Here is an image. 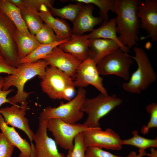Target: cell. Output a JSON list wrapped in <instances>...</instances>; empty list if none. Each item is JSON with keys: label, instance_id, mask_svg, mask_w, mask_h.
<instances>
[{"label": "cell", "instance_id": "20", "mask_svg": "<svg viewBox=\"0 0 157 157\" xmlns=\"http://www.w3.org/2000/svg\"><path fill=\"white\" fill-rule=\"evenodd\" d=\"M117 33L116 17H113L104 21L99 27L94 29L88 35L89 39L102 38L113 40L119 45L124 53H128L129 49L123 44Z\"/></svg>", "mask_w": 157, "mask_h": 157}, {"label": "cell", "instance_id": "9", "mask_svg": "<svg viewBox=\"0 0 157 157\" xmlns=\"http://www.w3.org/2000/svg\"><path fill=\"white\" fill-rule=\"evenodd\" d=\"M133 63L130 55L119 48L104 57L97 65L100 75H114L128 81L129 68Z\"/></svg>", "mask_w": 157, "mask_h": 157}, {"label": "cell", "instance_id": "31", "mask_svg": "<svg viewBox=\"0 0 157 157\" xmlns=\"http://www.w3.org/2000/svg\"><path fill=\"white\" fill-rule=\"evenodd\" d=\"M146 111L150 115L149 122L146 125H144L141 129V133L146 134L150 129L157 127V104L154 102L148 105L146 108Z\"/></svg>", "mask_w": 157, "mask_h": 157}, {"label": "cell", "instance_id": "27", "mask_svg": "<svg viewBox=\"0 0 157 157\" xmlns=\"http://www.w3.org/2000/svg\"><path fill=\"white\" fill-rule=\"evenodd\" d=\"M133 136L131 138L122 140L123 145H130L136 147L139 150L143 151L149 147H157V139H150L139 135L137 130H133L132 132Z\"/></svg>", "mask_w": 157, "mask_h": 157}, {"label": "cell", "instance_id": "16", "mask_svg": "<svg viewBox=\"0 0 157 157\" xmlns=\"http://www.w3.org/2000/svg\"><path fill=\"white\" fill-rule=\"evenodd\" d=\"M90 40L88 34H72L69 41L58 46L64 52L69 53L82 62L89 57Z\"/></svg>", "mask_w": 157, "mask_h": 157}, {"label": "cell", "instance_id": "10", "mask_svg": "<svg viewBox=\"0 0 157 157\" xmlns=\"http://www.w3.org/2000/svg\"><path fill=\"white\" fill-rule=\"evenodd\" d=\"M85 147H91L113 150H120L122 148V140L113 129L92 128L82 132Z\"/></svg>", "mask_w": 157, "mask_h": 157}, {"label": "cell", "instance_id": "1", "mask_svg": "<svg viewBox=\"0 0 157 157\" xmlns=\"http://www.w3.org/2000/svg\"><path fill=\"white\" fill-rule=\"evenodd\" d=\"M48 66L43 59L35 62L20 64L12 74L3 78L2 90H8L12 86L15 87L17 90L15 95L8 98L10 104L16 105L19 103L21 108L28 110L29 108L27 99L31 93L24 90L25 85L28 81L36 76L41 79Z\"/></svg>", "mask_w": 157, "mask_h": 157}, {"label": "cell", "instance_id": "34", "mask_svg": "<svg viewBox=\"0 0 157 157\" xmlns=\"http://www.w3.org/2000/svg\"><path fill=\"white\" fill-rule=\"evenodd\" d=\"M54 1L50 0H23V6L35 8L38 12L42 5L47 8L52 6Z\"/></svg>", "mask_w": 157, "mask_h": 157}, {"label": "cell", "instance_id": "12", "mask_svg": "<svg viewBox=\"0 0 157 157\" xmlns=\"http://www.w3.org/2000/svg\"><path fill=\"white\" fill-rule=\"evenodd\" d=\"M48 119L39 116L38 128L33 136L35 157H66L59 152L55 140L47 134Z\"/></svg>", "mask_w": 157, "mask_h": 157}, {"label": "cell", "instance_id": "19", "mask_svg": "<svg viewBox=\"0 0 157 157\" xmlns=\"http://www.w3.org/2000/svg\"><path fill=\"white\" fill-rule=\"evenodd\" d=\"M38 14L44 23L55 32L58 41L71 38L72 28L63 19L54 17L45 5L41 6Z\"/></svg>", "mask_w": 157, "mask_h": 157}, {"label": "cell", "instance_id": "11", "mask_svg": "<svg viewBox=\"0 0 157 157\" xmlns=\"http://www.w3.org/2000/svg\"><path fill=\"white\" fill-rule=\"evenodd\" d=\"M73 81L74 87L84 88L89 85L95 87L100 93L108 95L104 86L97 64L90 58L81 62L77 68Z\"/></svg>", "mask_w": 157, "mask_h": 157}, {"label": "cell", "instance_id": "3", "mask_svg": "<svg viewBox=\"0 0 157 157\" xmlns=\"http://www.w3.org/2000/svg\"><path fill=\"white\" fill-rule=\"evenodd\" d=\"M134 56H130L138 65V68L127 82L122 84L124 89L131 93L140 94L155 81L157 75L145 50L142 48L134 47Z\"/></svg>", "mask_w": 157, "mask_h": 157}, {"label": "cell", "instance_id": "24", "mask_svg": "<svg viewBox=\"0 0 157 157\" xmlns=\"http://www.w3.org/2000/svg\"><path fill=\"white\" fill-rule=\"evenodd\" d=\"M22 17L30 33L35 35L42 27L43 21L35 8L24 6L20 9Z\"/></svg>", "mask_w": 157, "mask_h": 157}, {"label": "cell", "instance_id": "2", "mask_svg": "<svg viewBox=\"0 0 157 157\" xmlns=\"http://www.w3.org/2000/svg\"><path fill=\"white\" fill-rule=\"evenodd\" d=\"M141 0H115V14L118 37L129 49L137 44L139 38L140 22L137 15Z\"/></svg>", "mask_w": 157, "mask_h": 157}, {"label": "cell", "instance_id": "33", "mask_svg": "<svg viewBox=\"0 0 157 157\" xmlns=\"http://www.w3.org/2000/svg\"><path fill=\"white\" fill-rule=\"evenodd\" d=\"M85 157H122L113 154L102 149L91 147L87 148Z\"/></svg>", "mask_w": 157, "mask_h": 157}, {"label": "cell", "instance_id": "36", "mask_svg": "<svg viewBox=\"0 0 157 157\" xmlns=\"http://www.w3.org/2000/svg\"><path fill=\"white\" fill-rule=\"evenodd\" d=\"M15 68L8 65L0 55V74H11L13 72Z\"/></svg>", "mask_w": 157, "mask_h": 157}, {"label": "cell", "instance_id": "4", "mask_svg": "<svg viewBox=\"0 0 157 157\" xmlns=\"http://www.w3.org/2000/svg\"><path fill=\"white\" fill-rule=\"evenodd\" d=\"M41 80L42 91L51 99L69 101L74 95L75 87L73 80L55 67L48 66Z\"/></svg>", "mask_w": 157, "mask_h": 157}, {"label": "cell", "instance_id": "25", "mask_svg": "<svg viewBox=\"0 0 157 157\" xmlns=\"http://www.w3.org/2000/svg\"><path fill=\"white\" fill-rule=\"evenodd\" d=\"M68 38L60 41H56L46 44H41L29 54L24 58L19 60V64L27 63H33L43 59L50 53L54 48L63 43L69 41Z\"/></svg>", "mask_w": 157, "mask_h": 157}, {"label": "cell", "instance_id": "29", "mask_svg": "<svg viewBox=\"0 0 157 157\" xmlns=\"http://www.w3.org/2000/svg\"><path fill=\"white\" fill-rule=\"evenodd\" d=\"M35 36L37 40L42 44H49L58 41L53 31L45 23Z\"/></svg>", "mask_w": 157, "mask_h": 157}, {"label": "cell", "instance_id": "21", "mask_svg": "<svg viewBox=\"0 0 157 157\" xmlns=\"http://www.w3.org/2000/svg\"><path fill=\"white\" fill-rule=\"evenodd\" d=\"M90 58L97 64L104 57L120 48L115 42L102 38L90 39Z\"/></svg>", "mask_w": 157, "mask_h": 157}, {"label": "cell", "instance_id": "26", "mask_svg": "<svg viewBox=\"0 0 157 157\" xmlns=\"http://www.w3.org/2000/svg\"><path fill=\"white\" fill-rule=\"evenodd\" d=\"M84 5V3L77 2L75 4H69L61 8H57L52 6L49 8L52 15L62 19H67L73 23Z\"/></svg>", "mask_w": 157, "mask_h": 157}, {"label": "cell", "instance_id": "7", "mask_svg": "<svg viewBox=\"0 0 157 157\" xmlns=\"http://www.w3.org/2000/svg\"><path fill=\"white\" fill-rule=\"evenodd\" d=\"M47 128L52 133L56 144L68 151L72 149L74 138L78 134L92 128L84 123L69 124L56 118L48 119Z\"/></svg>", "mask_w": 157, "mask_h": 157}, {"label": "cell", "instance_id": "5", "mask_svg": "<svg viewBox=\"0 0 157 157\" xmlns=\"http://www.w3.org/2000/svg\"><path fill=\"white\" fill-rule=\"evenodd\" d=\"M122 102L115 94L106 96L100 93L93 98H86L81 108V111L88 115L84 123L89 127L100 128V119Z\"/></svg>", "mask_w": 157, "mask_h": 157}, {"label": "cell", "instance_id": "18", "mask_svg": "<svg viewBox=\"0 0 157 157\" xmlns=\"http://www.w3.org/2000/svg\"><path fill=\"white\" fill-rule=\"evenodd\" d=\"M0 129L9 141L19 149L20 151L19 157H35L34 146H31L26 139L22 138L14 127L7 125L0 114Z\"/></svg>", "mask_w": 157, "mask_h": 157}, {"label": "cell", "instance_id": "40", "mask_svg": "<svg viewBox=\"0 0 157 157\" xmlns=\"http://www.w3.org/2000/svg\"><path fill=\"white\" fill-rule=\"evenodd\" d=\"M1 77L0 76V78Z\"/></svg>", "mask_w": 157, "mask_h": 157}, {"label": "cell", "instance_id": "15", "mask_svg": "<svg viewBox=\"0 0 157 157\" xmlns=\"http://www.w3.org/2000/svg\"><path fill=\"white\" fill-rule=\"evenodd\" d=\"M26 109L17 104L0 108V114L7 125L17 128L25 132L27 135L32 146L34 133L30 129L28 120L25 117Z\"/></svg>", "mask_w": 157, "mask_h": 157}, {"label": "cell", "instance_id": "38", "mask_svg": "<svg viewBox=\"0 0 157 157\" xmlns=\"http://www.w3.org/2000/svg\"><path fill=\"white\" fill-rule=\"evenodd\" d=\"M9 1L19 9L23 6V0H9Z\"/></svg>", "mask_w": 157, "mask_h": 157}, {"label": "cell", "instance_id": "23", "mask_svg": "<svg viewBox=\"0 0 157 157\" xmlns=\"http://www.w3.org/2000/svg\"><path fill=\"white\" fill-rule=\"evenodd\" d=\"M0 10L13 22L19 31L30 33L22 17L20 9L9 0H0Z\"/></svg>", "mask_w": 157, "mask_h": 157}, {"label": "cell", "instance_id": "14", "mask_svg": "<svg viewBox=\"0 0 157 157\" xmlns=\"http://www.w3.org/2000/svg\"><path fill=\"white\" fill-rule=\"evenodd\" d=\"M49 66L56 67L70 77L73 80L76 70L81 62L71 54L66 53L58 46L43 59Z\"/></svg>", "mask_w": 157, "mask_h": 157}, {"label": "cell", "instance_id": "17", "mask_svg": "<svg viewBox=\"0 0 157 157\" xmlns=\"http://www.w3.org/2000/svg\"><path fill=\"white\" fill-rule=\"evenodd\" d=\"M93 5L88 4L84 5L73 23L72 34L82 35L91 32L94 26L101 23L103 21L100 17H95L93 15Z\"/></svg>", "mask_w": 157, "mask_h": 157}, {"label": "cell", "instance_id": "35", "mask_svg": "<svg viewBox=\"0 0 157 157\" xmlns=\"http://www.w3.org/2000/svg\"><path fill=\"white\" fill-rule=\"evenodd\" d=\"M3 83V78L1 77L0 78V107L3 104L10 102L7 98L8 95L14 90L12 88L9 89L7 90H2V87Z\"/></svg>", "mask_w": 157, "mask_h": 157}, {"label": "cell", "instance_id": "28", "mask_svg": "<svg viewBox=\"0 0 157 157\" xmlns=\"http://www.w3.org/2000/svg\"><path fill=\"white\" fill-rule=\"evenodd\" d=\"M76 2L90 4L97 7L99 9L100 17L104 21L109 19L108 12L110 10L115 14V0H75Z\"/></svg>", "mask_w": 157, "mask_h": 157}, {"label": "cell", "instance_id": "6", "mask_svg": "<svg viewBox=\"0 0 157 157\" xmlns=\"http://www.w3.org/2000/svg\"><path fill=\"white\" fill-rule=\"evenodd\" d=\"M86 93L84 88H79L76 95L73 99L66 103L62 102L56 107H46L40 116L47 119L56 118L67 123H77L84 116V113L81 108L86 99Z\"/></svg>", "mask_w": 157, "mask_h": 157}, {"label": "cell", "instance_id": "8", "mask_svg": "<svg viewBox=\"0 0 157 157\" xmlns=\"http://www.w3.org/2000/svg\"><path fill=\"white\" fill-rule=\"evenodd\" d=\"M17 28L13 22L0 10V55L10 65L19 64L15 35Z\"/></svg>", "mask_w": 157, "mask_h": 157}, {"label": "cell", "instance_id": "32", "mask_svg": "<svg viewBox=\"0 0 157 157\" xmlns=\"http://www.w3.org/2000/svg\"><path fill=\"white\" fill-rule=\"evenodd\" d=\"M15 147L0 132V157H11Z\"/></svg>", "mask_w": 157, "mask_h": 157}, {"label": "cell", "instance_id": "30", "mask_svg": "<svg viewBox=\"0 0 157 157\" xmlns=\"http://www.w3.org/2000/svg\"><path fill=\"white\" fill-rule=\"evenodd\" d=\"M86 149L82 133H80L75 138L73 147L68 151L66 157H85Z\"/></svg>", "mask_w": 157, "mask_h": 157}, {"label": "cell", "instance_id": "39", "mask_svg": "<svg viewBox=\"0 0 157 157\" xmlns=\"http://www.w3.org/2000/svg\"><path fill=\"white\" fill-rule=\"evenodd\" d=\"M154 148H151L150 153L146 154V155L149 157H157V150Z\"/></svg>", "mask_w": 157, "mask_h": 157}, {"label": "cell", "instance_id": "13", "mask_svg": "<svg viewBox=\"0 0 157 157\" xmlns=\"http://www.w3.org/2000/svg\"><path fill=\"white\" fill-rule=\"evenodd\" d=\"M140 27L154 42L157 41V0H145L138 6Z\"/></svg>", "mask_w": 157, "mask_h": 157}, {"label": "cell", "instance_id": "37", "mask_svg": "<svg viewBox=\"0 0 157 157\" xmlns=\"http://www.w3.org/2000/svg\"><path fill=\"white\" fill-rule=\"evenodd\" d=\"M139 153L137 154L135 151H131L125 157H142L146 155L147 154L145 151L139 150Z\"/></svg>", "mask_w": 157, "mask_h": 157}, {"label": "cell", "instance_id": "22", "mask_svg": "<svg viewBox=\"0 0 157 157\" xmlns=\"http://www.w3.org/2000/svg\"><path fill=\"white\" fill-rule=\"evenodd\" d=\"M15 40L19 60L29 54L41 44L36 39L35 35L30 33L22 32L17 29L15 35Z\"/></svg>", "mask_w": 157, "mask_h": 157}]
</instances>
